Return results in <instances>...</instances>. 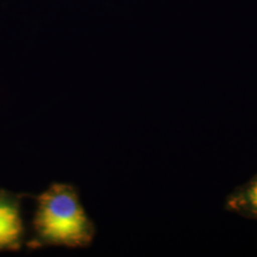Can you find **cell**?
Segmentation results:
<instances>
[{
	"label": "cell",
	"instance_id": "cell-1",
	"mask_svg": "<svg viewBox=\"0 0 257 257\" xmlns=\"http://www.w3.org/2000/svg\"><path fill=\"white\" fill-rule=\"evenodd\" d=\"M31 248L43 246L86 247L94 236V226L87 216L73 186L54 184L37 199Z\"/></svg>",
	"mask_w": 257,
	"mask_h": 257
},
{
	"label": "cell",
	"instance_id": "cell-2",
	"mask_svg": "<svg viewBox=\"0 0 257 257\" xmlns=\"http://www.w3.org/2000/svg\"><path fill=\"white\" fill-rule=\"evenodd\" d=\"M24 239V226L19 196L0 190V251L19 249Z\"/></svg>",
	"mask_w": 257,
	"mask_h": 257
},
{
	"label": "cell",
	"instance_id": "cell-3",
	"mask_svg": "<svg viewBox=\"0 0 257 257\" xmlns=\"http://www.w3.org/2000/svg\"><path fill=\"white\" fill-rule=\"evenodd\" d=\"M224 210L240 217L257 221V174L227 195Z\"/></svg>",
	"mask_w": 257,
	"mask_h": 257
}]
</instances>
